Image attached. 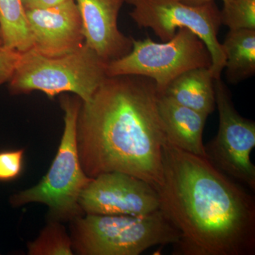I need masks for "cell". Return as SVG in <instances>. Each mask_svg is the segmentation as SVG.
Wrapping results in <instances>:
<instances>
[{"label":"cell","instance_id":"obj_19","mask_svg":"<svg viewBox=\"0 0 255 255\" xmlns=\"http://www.w3.org/2000/svg\"><path fill=\"white\" fill-rule=\"evenodd\" d=\"M21 55L18 50L0 46V86L12 77Z\"/></svg>","mask_w":255,"mask_h":255},{"label":"cell","instance_id":"obj_3","mask_svg":"<svg viewBox=\"0 0 255 255\" xmlns=\"http://www.w3.org/2000/svg\"><path fill=\"white\" fill-rule=\"evenodd\" d=\"M180 233L160 209L142 216L86 214L71 221L73 253L139 255L157 246L177 244Z\"/></svg>","mask_w":255,"mask_h":255},{"label":"cell","instance_id":"obj_2","mask_svg":"<svg viewBox=\"0 0 255 255\" xmlns=\"http://www.w3.org/2000/svg\"><path fill=\"white\" fill-rule=\"evenodd\" d=\"M153 80L140 75L107 77L90 100L82 102L77 121L80 162L87 177L123 172L150 184L163 181L167 141Z\"/></svg>","mask_w":255,"mask_h":255},{"label":"cell","instance_id":"obj_8","mask_svg":"<svg viewBox=\"0 0 255 255\" xmlns=\"http://www.w3.org/2000/svg\"><path fill=\"white\" fill-rule=\"evenodd\" d=\"M214 87L219 130L204 145L206 157L228 177L255 190V166L251 159L255 146V122L238 114L221 78L215 79Z\"/></svg>","mask_w":255,"mask_h":255},{"label":"cell","instance_id":"obj_22","mask_svg":"<svg viewBox=\"0 0 255 255\" xmlns=\"http://www.w3.org/2000/svg\"><path fill=\"white\" fill-rule=\"evenodd\" d=\"M2 45V43H1V36H0V46Z\"/></svg>","mask_w":255,"mask_h":255},{"label":"cell","instance_id":"obj_7","mask_svg":"<svg viewBox=\"0 0 255 255\" xmlns=\"http://www.w3.org/2000/svg\"><path fill=\"white\" fill-rule=\"evenodd\" d=\"M133 6L129 13L139 28H150L162 42L172 39L177 28H187L204 41L211 56L214 79L221 78L226 55L218 39L221 18L215 1L191 6L182 0H126Z\"/></svg>","mask_w":255,"mask_h":255},{"label":"cell","instance_id":"obj_13","mask_svg":"<svg viewBox=\"0 0 255 255\" xmlns=\"http://www.w3.org/2000/svg\"><path fill=\"white\" fill-rule=\"evenodd\" d=\"M214 80L209 68L192 69L171 82L163 95L179 105L209 116L216 107Z\"/></svg>","mask_w":255,"mask_h":255},{"label":"cell","instance_id":"obj_6","mask_svg":"<svg viewBox=\"0 0 255 255\" xmlns=\"http://www.w3.org/2000/svg\"><path fill=\"white\" fill-rule=\"evenodd\" d=\"M211 54L204 41L189 28L178 29L168 41L156 43L147 37L132 38L131 51L107 63V77L140 75L153 80L157 92L163 95L171 82L188 70L210 68Z\"/></svg>","mask_w":255,"mask_h":255},{"label":"cell","instance_id":"obj_14","mask_svg":"<svg viewBox=\"0 0 255 255\" xmlns=\"http://www.w3.org/2000/svg\"><path fill=\"white\" fill-rule=\"evenodd\" d=\"M222 44L226 78L236 84L255 73V30H230Z\"/></svg>","mask_w":255,"mask_h":255},{"label":"cell","instance_id":"obj_20","mask_svg":"<svg viewBox=\"0 0 255 255\" xmlns=\"http://www.w3.org/2000/svg\"><path fill=\"white\" fill-rule=\"evenodd\" d=\"M64 1L65 0H21L25 9L50 7Z\"/></svg>","mask_w":255,"mask_h":255},{"label":"cell","instance_id":"obj_15","mask_svg":"<svg viewBox=\"0 0 255 255\" xmlns=\"http://www.w3.org/2000/svg\"><path fill=\"white\" fill-rule=\"evenodd\" d=\"M2 46L24 53L33 48L31 31L21 0H0Z\"/></svg>","mask_w":255,"mask_h":255},{"label":"cell","instance_id":"obj_21","mask_svg":"<svg viewBox=\"0 0 255 255\" xmlns=\"http://www.w3.org/2000/svg\"><path fill=\"white\" fill-rule=\"evenodd\" d=\"M182 1L185 4L191 5V6H199V5L215 1V0H182ZM222 1H224V0H222Z\"/></svg>","mask_w":255,"mask_h":255},{"label":"cell","instance_id":"obj_12","mask_svg":"<svg viewBox=\"0 0 255 255\" xmlns=\"http://www.w3.org/2000/svg\"><path fill=\"white\" fill-rule=\"evenodd\" d=\"M158 108L167 141L185 152L206 157L203 132L209 116L165 95L159 96Z\"/></svg>","mask_w":255,"mask_h":255},{"label":"cell","instance_id":"obj_16","mask_svg":"<svg viewBox=\"0 0 255 255\" xmlns=\"http://www.w3.org/2000/svg\"><path fill=\"white\" fill-rule=\"evenodd\" d=\"M30 255H73L71 239L58 221L52 220L34 241L28 245Z\"/></svg>","mask_w":255,"mask_h":255},{"label":"cell","instance_id":"obj_4","mask_svg":"<svg viewBox=\"0 0 255 255\" xmlns=\"http://www.w3.org/2000/svg\"><path fill=\"white\" fill-rule=\"evenodd\" d=\"M60 103L65 127L49 170L37 185L14 194L10 202L14 207L30 203L45 204L49 208L52 220L71 221L85 215L79 200L92 178L82 169L77 142V121L82 101L78 97L63 95Z\"/></svg>","mask_w":255,"mask_h":255},{"label":"cell","instance_id":"obj_11","mask_svg":"<svg viewBox=\"0 0 255 255\" xmlns=\"http://www.w3.org/2000/svg\"><path fill=\"white\" fill-rule=\"evenodd\" d=\"M126 0H75L83 23L85 43L105 63L131 51L132 38L118 28L119 11Z\"/></svg>","mask_w":255,"mask_h":255},{"label":"cell","instance_id":"obj_1","mask_svg":"<svg viewBox=\"0 0 255 255\" xmlns=\"http://www.w3.org/2000/svg\"><path fill=\"white\" fill-rule=\"evenodd\" d=\"M159 209L180 233L177 255H254L255 201L206 157L168 141L162 152Z\"/></svg>","mask_w":255,"mask_h":255},{"label":"cell","instance_id":"obj_5","mask_svg":"<svg viewBox=\"0 0 255 255\" xmlns=\"http://www.w3.org/2000/svg\"><path fill=\"white\" fill-rule=\"evenodd\" d=\"M105 63L86 43L70 54L49 58L31 49L21 58L9 81L12 95L41 91L50 99L71 92L82 102L92 97L107 78Z\"/></svg>","mask_w":255,"mask_h":255},{"label":"cell","instance_id":"obj_10","mask_svg":"<svg viewBox=\"0 0 255 255\" xmlns=\"http://www.w3.org/2000/svg\"><path fill=\"white\" fill-rule=\"evenodd\" d=\"M25 11L33 48L40 54L58 58L70 54L85 44L83 23L75 0Z\"/></svg>","mask_w":255,"mask_h":255},{"label":"cell","instance_id":"obj_18","mask_svg":"<svg viewBox=\"0 0 255 255\" xmlns=\"http://www.w3.org/2000/svg\"><path fill=\"white\" fill-rule=\"evenodd\" d=\"M23 154V150L0 152V181L12 180L19 176L22 170Z\"/></svg>","mask_w":255,"mask_h":255},{"label":"cell","instance_id":"obj_17","mask_svg":"<svg viewBox=\"0 0 255 255\" xmlns=\"http://www.w3.org/2000/svg\"><path fill=\"white\" fill-rule=\"evenodd\" d=\"M220 10L221 25L230 30H255V0H224Z\"/></svg>","mask_w":255,"mask_h":255},{"label":"cell","instance_id":"obj_9","mask_svg":"<svg viewBox=\"0 0 255 255\" xmlns=\"http://www.w3.org/2000/svg\"><path fill=\"white\" fill-rule=\"evenodd\" d=\"M84 214L142 216L159 209L158 194L150 184L123 172L92 179L79 200Z\"/></svg>","mask_w":255,"mask_h":255}]
</instances>
